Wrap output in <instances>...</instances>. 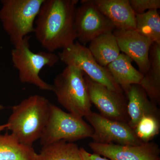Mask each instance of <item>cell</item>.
<instances>
[{"instance_id":"cell-1","label":"cell","mask_w":160,"mask_h":160,"mask_svg":"<svg viewBox=\"0 0 160 160\" xmlns=\"http://www.w3.org/2000/svg\"><path fill=\"white\" fill-rule=\"evenodd\" d=\"M78 0H45L35 22L34 33L49 52L64 49L77 39L74 27Z\"/></svg>"},{"instance_id":"cell-2","label":"cell","mask_w":160,"mask_h":160,"mask_svg":"<svg viewBox=\"0 0 160 160\" xmlns=\"http://www.w3.org/2000/svg\"><path fill=\"white\" fill-rule=\"evenodd\" d=\"M51 102L35 94L12 107L7 129L24 145L32 146L39 139L49 118Z\"/></svg>"},{"instance_id":"cell-3","label":"cell","mask_w":160,"mask_h":160,"mask_svg":"<svg viewBox=\"0 0 160 160\" xmlns=\"http://www.w3.org/2000/svg\"><path fill=\"white\" fill-rule=\"evenodd\" d=\"M52 86L58 102L69 112L82 118L92 112L84 73L78 68L66 66L55 78Z\"/></svg>"},{"instance_id":"cell-4","label":"cell","mask_w":160,"mask_h":160,"mask_svg":"<svg viewBox=\"0 0 160 160\" xmlns=\"http://www.w3.org/2000/svg\"><path fill=\"white\" fill-rule=\"evenodd\" d=\"M45 0H3L0 20L13 46L34 32L35 22Z\"/></svg>"},{"instance_id":"cell-5","label":"cell","mask_w":160,"mask_h":160,"mask_svg":"<svg viewBox=\"0 0 160 160\" xmlns=\"http://www.w3.org/2000/svg\"><path fill=\"white\" fill-rule=\"evenodd\" d=\"M30 37H26L11 52L13 66L18 71L19 78L23 83H29L40 89L52 91V85L43 81L39 76L45 66L52 67L60 61L58 54L48 51L34 52L29 47Z\"/></svg>"},{"instance_id":"cell-6","label":"cell","mask_w":160,"mask_h":160,"mask_svg":"<svg viewBox=\"0 0 160 160\" xmlns=\"http://www.w3.org/2000/svg\"><path fill=\"white\" fill-rule=\"evenodd\" d=\"M93 129L82 118L63 111L51 103L48 122L39 139L42 146L59 141L72 142L91 138Z\"/></svg>"},{"instance_id":"cell-7","label":"cell","mask_w":160,"mask_h":160,"mask_svg":"<svg viewBox=\"0 0 160 160\" xmlns=\"http://www.w3.org/2000/svg\"><path fill=\"white\" fill-rule=\"evenodd\" d=\"M58 55L60 60L66 66H75L96 82L106 86L112 91L124 93L106 67L100 66L95 60L88 48L78 41L63 49Z\"/></svg>"},{"instance_id":"cell-8","label":"cell","mask_w":160,"mask_h":160,"mask_svg":"<svg viewBox=\"0 0 160 160\" xmlns=\"http://www.w3.org/2000/svg\"><path fill=\"white\" fill-rule=\"evenodd\" d=\"M74 27L78 42L84 46L101 35L115 29L92 0L81 1V6L75 12Z\"/></svg>"},{"instance_id":"cell-9","label":"cell","mask_w":160,"mask_h":160,"mask_svg":"<svg viewBox=\"0 0 160 160\" xmlns=\"http://www.w3.org/2000/svg\"><path fill=\"white\" fill-rule=\"evenodd\" d=\"M85 118L93 129V142L130 146L144 143L128 123L109 119L93 112Z\"/></svg>"},{"instance_id":"cell-10","label":"cell","mask_w":160,"mask_h":160,"mask_svg":"<svg viewBox=\"0 0 160 160\" xmlns=\"http://www.w3.org/2000/svg\"><path fill=\"white\" fill-rule=\"evenodd\" d=\"M84 76L90 102L99 110L100 114L109 119L128 124L127 99L124 94L96 82L85 73Z\"/></svg>"},{"instance_id":"cell-11","label":"cell","mask_w":160,"mask_h":160,"mask_svg":"<svg viewBox=\"0 0 160 160\" xmlns=\"http://www.w3.org/2000/svg\"><path fill=\"white\" fill-rule=\"evenodd\" d=\"M89 146L94 153L103 156L110 160H160L159 147L153 142L130 146L92 142Z\"/></svg>"},{"instance_id":"cell-12","label":"cell","mask_w":160,"mask_h":160,"mask_svg":"<svg viewBox=\"0 0 160 160\" xmlns=\"http://www.w3.org/2000/svg\"><path fill=\"white\" fill-rule=\"evenodd\" d=\"M113 33L117 40L120 51L136 63L141 73L146 74L149 66V51L154 42L135 29H115Z\"/></svg>"},{"instance_id":"cell-13","label":"cell","mask_w":160,"mask_h":160,"mask_svg":"<svg viewBox=\"0 0 160 160\" xmlns=\"http://www.w3.org/2000/svg\"><path fill=\"white\" fill-rule=\"evenodd\" d=\"M94 5L112 23L115 29H136V14L129 0H92Z\"/></svg>"},{"instance_id":"cell-14","label":"cell","mask_w":160,"mask_h":160,"mask_svg":"<svg viewBox=\"0 0 160 160\" xmlns=\"http://www.w3.org/2000/svg\"><path fill=\"white\" fill-rule=\"evenodd\" d=\"M125 94L127 96V111L129 119L128 124L132 129L134 130L140 120L145 116L160 118V110L157 105L149 99L140 85H131Z\"/></svg>"},{"instance_id":"cell-15","label":"cell","mask_w":160,"mask_h":160,"mask_svg":"<svg viewBox=\"0 0 160 160\" xmlns=\"http://www.w3.org/2000/svg\"><path fill=\"white\" fill-rule=\"evenodd\" d=\"M132 60L123 53L106 67L115 82L126 93L129 87L139 85L144 75L132 66Z\"/></svg>"},{"instance_id":"cell-16","label":"cell","mask_w":160,"mask_h":160,"mask_svg":"<svg viewBox=\"0 0 160 160\" xmlns=\"http://www.w3.org/2000/svg\"><path fill=\"white\" fill-rule=\"evenodd\" d=\"M149 66L139 85L149 99L156 105L160 104V44L154 43L149 53Z\"/></svg>"},{"instance_id":"cell-17","label":"cell","mask_w":160,"mask_h":160,"mask_svg":"<svg viewBox=\"0 0 160 160\" xmlns=\"http://www.w3.org/2000/svg\"><path fill=\"white\" fill-rule=\"evenodd\" d=\"M88 49L96 62L104 67L117 58L121 53L113 32L104 33L92 40Z\"/></svg>"},{"instance_id":"cell-18","label":"cell","mask_w":160,"mask_h":160,"mask_svg":"<svg viewBox=\"0 0 160 160\" xmlns=\"http://www.w3.org/2000/svg\"><path fill=\"white\" fill-rule=\"evenodd\" d=\"M32 146L20 142L12 134L0 135V160H37Z\"/></svg>"},{"instance_id":"cell-19","label":"cell","mask_w":160,"mask_h":160,"mask_svg":"<svg viewBox=\"0 0 160 160\" xmlns=\"http://www.w3.org/2000/svg\"><path fill=\"white\" fill-rule=\"evenodd\" d=\"M37 160H83L76 144L61 141L42 146Z\"/></svg>"},{"instance_id":"cell-20","label":"cell","mask_w":160,"mask_h":160,"mask_svg":"<svg viewBox=\"0 0 160 160\" xmlns=\"http://www.w3.org/2000/svg\"><path fill=\"white\" fill-rule=\"evenodd\" d=\"M142 35L160 44V17L157 9L136 14V29Z\"/></svg>"},{"instance_id":"cell-21","label":"cell","mask_w":160,"mask_h":160,"mask_svg":"<svg viewBox=\"0 0 160 160\" xmlns=\"http://www.w3.org/2000/svg\"><path fill=\"white\" fill-rule=\"evenodd\" d=\"M160 129V118L147 115L140 120L133 130L142 142L148 143L159 134Z\"/></svg>"},{"instance_id":"cell-22","label":"cell","mask_w":160,"mask_h":160,"mask_svg":"<svg viewBox=\"0 0 160 160\" xmlns=\"http://www.w3.org/2000/svg\"><path fill=\"white\" fill-rule=\"evenodd\" d=\"M129 2L135 14L160 8V0H129Z\"/></svg>"},{"instance_id":"cell-23","label":"cell","mask_w":160,"mask_h":160,"mask_svg":"<svg viewBox=\"0 0 160 160\" xmlns=\"http://www.w3.org/2000/svg\"><path fill=\"white\" fill-rule=\"evenodd\" d=\"M80 152L83 160H109L95 153H89L83 148H80Z\"/></svg>"},{"instance_id":"cell-24","label":"cell","mask_w":160,"mask_h":160,"mask_svg":"<svg viewBox=\"0 0 160 160\" xmlns=\"http://www.w3.org/2000/svg\"><path fill=\"white\" fill-rule=\"evenodd\" d=\"M7 124H4V125H0V131H3L4 129H7Z\"/></svg>"},{"instance_id":"cell-25","label":"cell","mask_w":160,"mask_h":160,"mask_svg":"<svg viewBox=\"0 0 160 160\" xmlns=\"http://www.w3.org/2000/svg\"><path fill=\"white\" fill-rule=\"evenodd\" d=\"M4 106H2V105H0V110H2V109H4Z\"/></svg>"},{"instance_id":"cell-26","label":"cell","mask_w":160,"mask_h":160,"mask_svg":"<svg viewBox=\"0 0 160 160\" xmlns=\"http://www.w3.org/2000/svg\"></svg>"}]
</instances>
